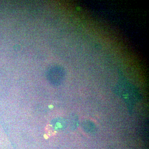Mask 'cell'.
<instances>
[{"mask_svg": "<svg viewBox=\"0 0 149 149\" xmlns=\"http://www.w3.org/2000/svg\"><path fill=\"white\" fill-rule=\"evenodd\" d=\"M50 74L55 83H60L64 77V69L61 66L54 67L50 70Z\"/></svg>", "mask_w": 149, "mask_h": 149, "instance_id": "6da1fadb", "label": "cell"}]
</instances>
